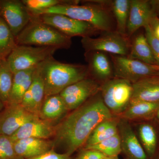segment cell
<instances>
[{
    "label": "cell",
    "instance_id": "1",
    "mask_svg": "<svg viewBox=\"0 0 159 159\" xmlns=\"http://www.w3.org/2000/svg\"><path fill=\"white\" fill-rule=\"evenodd\" d=\"M69 114L56 125L55 145L63 147L70 156L84 146L91 133L100 122L112 119L100 92Z\"/></svg>",
    "mask_w": 159,
    "mask_h": 159
},
{
    "label": "cell",
    "instance_id": "2",
    "mask_svg": "<svg viewBox=\"0 0 159 159\" xmlns=\"http://www.w3.org/2000/svg\"><path fill=\"white\" fill-rule=\"evenodd\" d=\"M79 2L31 12L33 16L46 13L64 15L90 24L99 31H116L113 29V15L110 9V1H84L83 5H79Z\"/></svg>",
    "mask_w": 159,
    "mask_h": 159
},
{
    "label": "cell",
    "instance_id": "3",
    "mask_svg": "<svg viewBox=\"0 0 159 159\" xmlns=\"http://www.w3.org/2000/svg\"><path fill=\"white\" fill-rule=\"evenodd\" d=\"M45 86V97L59 94L69 86L89 77L87 66L61 62L53 56L38 66Z\"/></svg>",
    "mask_w": 159,
    "mask_h": 159
},
{
    "label": "cell",
    "instance_id": "4",
    "mask_svg": "<svg viewBox=\"0 0 159 159\" xmlns=\"http://www.w3.org/2000/svg\"><path fill=\"white\" fill-rule=\"evenodd\" d=\"M16 40L20 45L52 47L58 50L69 49L72 43L71 38L33 17Z\"/></svg>",
    "mask_w": 159,
    "mask_h": 159
},
{
    "label": "cell",
    "instance_id": "5",
    "mask_svg": "<svg viewBox=\"0 0 159 159\" xmlns=\"http://www.w3.org/2000/svg\"><path fill=\"white\" fill-rule=\"evenodd\" d=\"M133 92L131 83L116 77L101 84L99 91L102 101L111 113L120 115L129 105Z\"/></svg>",
    "mask_w": 159,
    "mask_h": 159
},
{
    "label": "cell",
    "instance_id": "6",
    "mask_svg": "<svg viewBox=\"0 0 159 159\" xmlns=\"http://www.w3.org/2000/svg\"><path fill=\"white\" fill-rule=\"evenodd\" d=\"M57 50L52 47L17 45L6 60L13 73H16L36 67Z\"/></svg>",
    "mask_w": 159,
    "mask_h": 159
},
{
    "label": "cell",
    "instance_id": "7",
    "mask_svg": "<svg viewBox=\"0 0 159 159\" xmlns=\"http://www.w3.org/2000/svg\"><path fill=\"white\" fill-rule=\"evenodd\" d=\"M114 77L128 80L132 84L152 76H159V66L149 64L127 56L109 54Z\"/></svg>",
    "mask_w": 159,
    "mask_h": 159
},
{
    "label": "cell",
    "instance_id": "8",
    "mask_svg": "<svg viewBox=\"0 0 159 159\" xmlns=\"http://www.w3.org/2000/svg\"><path fill=\"white\" fill-rule=\"evenodd\" d=\"M33 18L51 26L63 34L72 38L75 36L92 37L99 31L94 26L64 15L46 13L33 16Z\"/></svg>",
    "mask_w": 159,
    "mask_h": 159
},
{
    "label": "cell",
    "instance_id": "9",
    "mask_svg": "<svg viewBox=\"0 0 159 159\" xmlns=\"http://www.w3.org/2000/svg\"><path fill=\"white\" fill-rule=\"evenodd\" d=\"M103 33L98 37L81 39V44L85 52L99 51L114 55L128 56L130 49V39L116 31Z\"/></svg>",
    "mask_w": 159,
    "mask_h": 159
},
{
    "label": "cell",
    "instance_id": "10",
    "mask_svg": "<svg viewBox=\"0 0 159 159\" xmlns=\"http://www.w3.org/2000/svg\"><path fill=\"white\" fill-rule=\"evenodd\" d=\"M101 84L89 77L75 83L59 94L68 111L76 109L99 93Z\"/></svg>",
    "mask_w": 159,
    "mask_h": 159
},
{
    "label": "cell",
    "instance_id": "11",
    "mask_svg": "<svg viewBox=\"0 0 159 159\" xmlns=\"http://www.w3.org/2000/svg\"><path fill=\"white\" fill-rule=\"evenodd\" d=\"M0 16L15 37L32 20L33 16L22 0H0Z\"/></svg>",
    "mask_w": 159,
    "mask_h": 159
},
{
    "label": "cell",
    "instance_id": "12",
    "mask_svg": "<svg viewBox=\"0 0 159 159\" xmlns=\"http://www.w3.org/2000/svg\"><path fill=\"white\" fill-rule=\"evenodd\" d=\"M38 117L20 104H8L0 112V134L10 137L24 124Z\"/></svg>",
    "mask_w": 159,
    "mask_h": 159
},
{
    "label": "cell",
    "instance_id": "13",
    "mask_svg": "<svg viewBox=\"0 0 159 159\" xmlns=\"http://www.w3.org/2000/svg\"><path fill=\"white\" fill-rule=\"evenodd\" d=\"M107 53L99 51L85 52L89 77L100 84L114 77L113 67Z\"/></svg>",
    "mask_w": 159,
    "mask_h": 159
},
{
    "label": "cell",
    "instance_id": "14",
    "mask_svg": "<svg viewBox=\"0 0 159 159\" xmlns=\"http://www.w3.org/2000/svg\"><path fill=\"white\" fill-rule=\"evenodd\" d=\"M118 132L122 152L127 159H148L139 138L127 120L122 119L118 121Z\"/></svg>",
    "mask_w": 159,
    "mask_h": 159
},
{
    "label": "cell",
    "instance_id": "15",
    "mask_svg": "<svg viewBox=\"0 0 159 159\" xmlns=\"http://www.w3.org/2000/svg\"><path fill=\"white\" fill-rule=\"evenodd\" d=\"M154 15H156L150 1L130 0V11L126 28L127 37L130 39L140 28L148 25Z\"/></svg>",
    "mask_w": 159,
    "mask_h": 159
},
{
    "label": "cell",
    "instance_id": "16",
    "mask_svg": "<svg viewBox=\"0 0 159 159\" xmlns=\"http://www.w3.org/2000/svg\"><path fill=\"white\" fill-rule=\"evenodd\" d=\"M44 98V83L37 66L33 74L31 85L24 95L20 104L26 110L39 117Z\"/></svg>",
    "mask_w": 159,
    "mask_h": 159
},
{
    "label": "cell",
    "instance_id": "17",
    "mask_svg": "<svg viewBox=\"0 0 159 159\" xmlns=\"http://www.w3.org/2000/svg\"><path fill=\"white\" fill-rule=\"evenodd\" d=\"M138 138L148 159L159 152V123L154 119L142 121L137 126Z\"/></svg>",
    "mask_w": 159,
    "mask_h": 159
},
{
    "label": "cell",
    "instance_id": "18",
    "mask_svg": "<svg viewBox=\"0 0 159 159\" xmlns=\"http://www.w3.org/2000/svg\"><path fill=\"white\" fill-rule=\"evenodd\" d=\"M55 133L56 126L38 117L24 124L10 138L13 142L27 138L47 140L54 136Z\"/></svg>",
    "mask_w": 159,
    "mask_h": 159
},
{
    "label": "cell",
    "instance_id": "19",
    "mask_svg": "<svg viewBox=\"0 0 159 159\" xmlns=\"http://www.w3.org/2000/svg\"><path fill=\"white\" fill-rule=\"evenodd\" d=\"M54 145L47 139L27 138L14 142L18 156L22 159L33 158L53 149Z\"/></svg>",
    "mask_w": 159,
    "mask_h": 159
},
{
    "label": "cell",
    "instance_id": "20",
    "mask_svg": "<svg viewBox=\"0 0 159 159\" xmlns=\"http://www.w3.org/2000/svg\"><path fill=\"white\" fill-rule=\"evenodd\" d=\"M132 84L130 102H159V76L146 77Z\"/></svg>",
    "mask_w": 159,
    "mask_h": 159
},
{
    "label": "cell",
    "instance_id": "21",
    "mask_svg": "<svg viewBox=\"0 0 159 159\" xmlns=\"http://www.w3.org/2000/svg\"><path fill=\"white\" fill-rule=\"evenodd\" d=\"M159 107V102H130L121 115L122 119L128 120L148 121L154 119Z\"/></svg>",
    "mask_w": 159,
    "mask_h": 159
},
{
    "label": "cell",
    "instance_id": "22",
    "mask_svg": "<svg viewBox=\"0 0 159 159\" xmlns=\"http://www.w3.org/2000/svg\"><path fill=\"white\" fill-rule=\"evenodd\" d=\"M36 67L14 73L13 83L7 105L20 104L24 95L31 85Z\"/></svg>",
    "mask_w": 159,
    "mask_h": 159
},
{
    "label": "cell",
    "instance_id": "23",
    "mask_svg": "<svg viewBox=\"0 0 159 159\" xmlns=\"http://www.w3.org/2000/svg\"><path fill=\"white\" fill-rule=\"evenodd\" d=\"M68 110L59 94L45 97L39 114L41 119L51 122L61 118Z\"/></svg>",
    "mask_w": 159,
    "mask_h": 159
},
{
    "label": "cell",
    "instance_id": "24",
    "mask_svg": "<svg viewBox=\"0 0 159 159\" xmlns=\"http://www.w3.org/2000/svg\"><path fill=\"white\" fill-rule=\"evenodd\" d=\"M127 57L149 64L157 65L148 41L143 33L136 34L130 42L129 52Z\"/></svg>",
    "mask_w": 159,
    "mask_h": 159
},
{
    "label": "cell",
    "instance_id": "25",
    "mask_svg": "<svg viewBox=\"0 0 159 159\" xmlns=\"http://www.w3.org/2000/svg\"><path fill=\"white\" fill-rule=\"evenodd\" d=\"M130 5V0H114L110 2V9L116 25V31L126 37Z\"/></svg>",
    "mask_w": 159,
    "mask_h": 159
},
{
    "label": "cell",
    "instance_id": "26",
    "mask_svg": "<svg viewBox=\"0 0 159 159\" xmlns=\"http://www.w3.org/2000/svg\"><path fill=\"white\" fill-rule=\"evenodd\" d=\"M118 133V121L113 119L105 120L95 127L87 140L84 147L97 144Z\"/></svg>",
    "mask_w": 159,
    "mask_h": 159
},
{
    "label": "cell",
    "instance_id": "27",
    "mask_svg": "<svg viewBox=\"0 0 159 159\" xmlns=\"http://www.w3.org/2000/svg\"><path fill=\"white\" fill-rule=\"evenodd\" d=\"M14 73L6 60H0V99L6 106L8 104L13 83Z\"/></svg>",
    "mask_w": 159,
    "mask_h": 159
},
{
    "label": "cell",
    "instance_id": "28",
    "mask_svg": "<svg viewBox=\"0 0 159 159\" xmlns=\"http://www.w3.org/2000/svg\"><path fill=\"white\" fill-rule=\"evenodd\" d=\"M17 45L15 36L0 16V60L7 59Z\"/></svg>",
    "mask_w": 159,
    "mask_h": 159
},
{
    "label": "cell",
    "instance_id": "29",
    "mask_svg": "<svg viewBox=\"0 0 159 159\" xmlns=\"http://www.w3.org/2000/svg\"><path fill=\"white\" fill-rule=\"evenodd\" d=\"M84 149H91L98 151L106 156H119L122 152L121 141L119 132L114 136L91 146H85Z\"/></svg>",
    "mask_w": 159,
    "mask_h": 159
},
{
    "label": "cell",
    "instance_id": "30",
    "mask_svg": "<svg viewBox=\"0 0 159 159\" xmlns=\"http://www.w3.org/2000/svg\"><path fill=\"white\" fill-rule=\"evenodd\" d=\"M31 12H36L60 5L73 4L77 1L68 0H22Z\"/></svg>",
    "mask_w": 159,
    "mask_h": 159
},
{
    "label": "cell",
    "instance_id": "31",
    "mask_svg": "<svg viewBox=\"0 0 159 159\" xmlns=\"http://www.w3.org/2000/svg\"><path fill=\"white\" fill-rule=\"evenodd\" d=\"M0 159H22L18 156L14 142L10 137L0 134Z\"/></svg>",
    "mask_w": 159,
    "mask_h": 159
},
{
    "label": "cell",
    "instance_id": "32",
    "mask_svg": "<svg viewBox=\"0 0 159 159\" xmlns=\"http://www.w3.org/2000/svg\"><path fill=\"white\" fill-rule=\"evenodd\" d=\"M144 28L145 37L153 53L157 64L159 66V40L153 34L149 25H147Z\"/></svg>",
    "mask_w": 159,
    "mask_h": 159
},
{
    "label": "cell",
    "instance_id": "33",
    "mask_svg": "<svg viewBox=\"0 0 159 159\" xmlns=\"http://www.w3.org/2000/svg\"><path fill=\"white\" fill-rule=\"evenodd\" d=\"M106 156L98 151L91 149H84L76 159H101Z\"/></svg>",
    "mask_w": 159,
    "mask_h": 159
},
{
    "label": "cell",
    "instance_id": "34",
    "mask_svg": "<svg viewBox=\"0 0 159 159\" xmlns=\"http://www.w3.org/2000/svg\"><path fill=\"white\" fill-rule=\"evenodd\" d=\"M30 159H71L70 156L66 153H57L53 149L33 158Z\"/></svg>",
    "mask_w": 159,
    "mask_h": 159
},
{
    "label": "cell",
    "instance_id": "35",
    "mask_svg": "<svg viewBox=\"0 0 159 159\" xmlns=\"http://www.w3.org/2000/svg\"><path fill=\"white\" fill-rule=\"evenodd\" d=\"M153 34L159 40V17L154 15L148 24Z\"/></svg>",
    "mask_w": 159,
    "mask_h": 159
},
{
    "label": "cell",
    "instance_id": "36",
    "mask_svg": "<svg viewBox=\"0 0 159 159\" xmlns=\"http://www.w3.org/2000/svg\"><path fill=\"white\" fill-rule=\"evenodd\" d=\"M101 159H120L119 156H105Z\"/></svg>",
    "mask_w": 159,
    "mask_h": 159
},
{
    "label": "cell",
    "instance_id": "37",
    "mask_svg": "<svg viewBox=\"0 0 159 159\" xmlns=\"http://www.w3.org/2000/svg\"><path fill=\"white\" fill-rule=\"evenodd\" d=\"M155 120L159 123V107L157 111L155 117L154 118Z\"/></svg>",
    "mask_w": 159,
    "mask_h": 159
},
{
    "label": "cell",
    "instance_id": "38",
    "mask_svg": "<svg viewBox=\"0 0 159 159\" xmlns=\"http://www.w3.org/2000/svg\"><path fill=\"white\" fill-rule=\"evenodd\" d=\"M5 106L2 100L0 99V112L2 111L5 108Z\"/></svg>",
    "mask_w": 159,
    "mask_h": 159
},
{
    "label": "cell",
    "instance_id": "39",
    "mask_svg": "<svg viewBox=\"0 0 159 159\" xmlns=\"http://www.w3.org/2000/svg\"><path fill=\"white\" fill-rule=\"evenodd\" d=\"M153 159H159V152L158 153H157V155Z\"/></svg>",
    "mask_w": 159,
    "mask_h": 159
},
{
    "label": "cell",
    "instance_id": "40",
    "mask_svg": "<svg viewBox=\"0 0 159 159\" xmlns=\"http://www.w3.org/2000/svg\"><path fill=\"white\" fill-rule=\"evenodd\" d=\"M157 16L159 17V13L158 14Z\"/></svg>",
    "mask_w": 159,
    "mask_h": 159
},
{
    "label": "cell",
    "instance_id": "41",
    "mask_svg": "<svg viewBox=\"0 0 159 159\" xmlns=\"http://www.w3.org/2000/svg\"><path fill=\"white\" fill-rule=\"evenodd\" d=\"M126 159H127V158H126Z\"/></svg>",
    "mask_w": 159,
    "mask_h": 159
}]
</instances>
